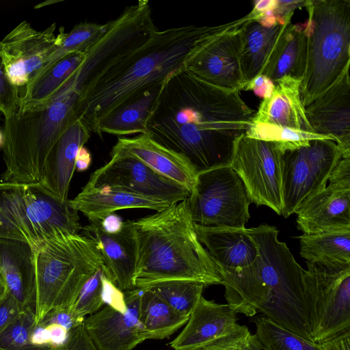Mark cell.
I'll list each match as a JSON object with an SVG mask.
<instances>
[{
  "label": "cell",
  "instance_id": "6da1fadb",
  "mask_svg": "<svg viewBox=\"0 0 350 350\" xmlns=\"http://www.w3.org/2000/svg\"><path fill=\"white\" fill-rule=\"evenodd\" d=\"M255 113L239 91L214 86L185 69L165 81L147 133L199 173L230 165L235 142Z\"/></svg>",
  "mask_w": 350,
  "mask_h": 350
},
{
  "label": "cell",
  "instance_id": "7a4b0ae2",
  "mask_svg": "<svg viewBox=\"0 0 350 350\" xmlns=\"http://www.w3.org/2000/svg\"><path fill=\"white\" fill-rule=\"evenodd\" d=\"M250 19L246 15L219 25L155 31L109 62L81 88L79 120L93 131L103 117L185 70L187 63L217 36L243 26Z\"/></svg>",
  "mask_w": 350,
  "mask_h": 350
},
{
  "label": "cell",
  "instance_id": "3957f363",
  "mask_svg": "<svg viewBox=\"0 0 350 350\" xmlns=\"http://www.w3.org/2000/svg\"><path fill=\"white\" fill-rule=\"evenodd\" d=\"M129 221L136 243V288L172 280L221 284L217 265L198 238L187 199Z\"/></svg>",
  "mask_w": 350,
  "mask_h": 350
},
{
  "label": "cell",
  "instance_id": "277c9868",
  "mask_svg": "<svg viewBox=\"0 0 350 350\" xmlns=\"http://www.w3.org/2000/svg\"><path fill=\"white\" fill-rule=\"evenodd\" d=\"M247 230L257 245L258 255L250 265L239 269L241 280L266 298L258 309L264 316L313 342L302 282L304 269L286 244L279 241L276 227L261 224Z\"/></svg>",
  "mask_w": 350,
  "mask_h": 350
},
{
  "label": "cell",
  "instance_id": "5b68a950",
  "mask_svg": "<svg viewBox=\"0 0 350 350\" xmlns=\"http://www.w3.org/2000/svg\"><path fill=\"white\" fill-rule=\"evenodd\" d=\"M32 249L38 325L53 309L70 310L83 285L104 263L98 244L82 234H62Z\"/></svg>",
  "mask_w": 350,
  "mask_h": 350
},
{
  "label": "cell",
  "instance_id": "8992f818",
  "mask_svg": "<svg viewBox=\"0 0 350 350\" xmlns=\"http://www.w3.org/2000/svg\"><path fill=\"white\" fill-rule=\"evenodd\" d=\"M305 7L306 55L300 96L306 107L349 71L350 1H306Z\"/></svg>",
  "mask_w": 350,
  "mask_h": 350
},
{
  "label": "cell",
  "instance_id": "52a82bcc",
  "mask_svg": "<svg viewBox=\"0 0 350 350\" xmlns=\"http://www.w3.org/2000/svg\"><path fill=\"white\" fill-rule=\"evenodd\" d=\"M78 212L38 185L0 182V238L20 241L34 248L62 234L81 230Z\"/></svg>",
  "mask_w": 350,
  "mask_h": 350
},
{
  "label": "cell",
  "instance_id": "ba28073f",
  "mask_svg": "<svg viewBox=\"0 0 350 350\" xmlns=\"http://www.w3.org/2000/svg\"><path fill=\"white\" fill-rule=\"evenodd\" d=\"M302 282L312 341L327 340L350 329V268L307 262Z\"/></svg>",
  "mask_w": 350,
  "mask_h": 350
},
{
  "label": "cell",
  "instance_id": "9c48e42d",
  "mask_svg": "<svg viewBox=\"0 0 350 350\" xmlns=\"http://www.w3.org/2000/svg\"><path fill=\"white\" fill-rule=\"evenodd\" d=\"M187 200L193 221L201 226L243 228L250 217L252 200L230 166L198 173Z\"/></svg>",
  "mask_w": 350,
  "mask_h": 350
},
{
  "label": "cell",
  "instance_id": "30bf717a",
  "mask_svg": "<svg viewBox=\"0 0 350 350\" xmlns=\"http://www.w3.org/2000/svg\"><path fill=\"white\" fill-rule=\"evenodd\" d=\"M284 152L275 144L247 136L235 142L230 167L239 175L252 202L282 215L280 163Z\"/></svg>",
  "mask_w": 350,
  "mask_h": 350
},
{
  "label": "cell",
  "instance_id": "8fae6325",
  "mask_svg": "<svg viewBox=\"0 0 350 350\" xmlns=\"http://www.w3.org/2000/svg\"><path fill=\"white\" fill-rule=\"evenodd\" d=\"M110 156V160L92 173L83 188H109L170 204L189 198V190L157 173L134 157L120 151H111Z\"/></svg>",
  "mask_w": 350,
  "mask_h": 350
},
{
  "label": "cell",
  "instance_id": "7c38bea8",
  "mask_svg": "<svg viewBox=\"0 0 350 350\" xmlns=\"http://www.w3.org/2000/svg\"><path fill=\"white\" fill-rule=\"evenodd\" d=\"M56 23L36 30L23 21L0 41L1 55L10 82L21 92L45 64L58 44Z\"/></svg>",
  "mask_w": 350,
  "mask_h": 350
},
{
  "label": "cell",
  "instance_id": "4fadbf2b",
  "mask_svg": "<svg viewBox=\"0 0 350 350\" xmlns=\"http://www.w3.org/2000/svg\"><path fill=\"white\" fill-rule=\"evenodd\" d=\"M141 289L124 292L126 312L107 305L85 317L84 328L97 350H132L147 340L139 320Z\"/></svg>",
  "mask_w": 350,
  "mask_h": 350
},
{
  "label": "cell",
  "instance_id": "5bb4252c",
  "mask_svg": "<svg viewBox=\"0 0 350 350\" xmlns=\"http://www.w3.org/2000/svg\"><path fill=\"white\" fill-rule=\"evenodd\" d=\"M244 25L214 38L187 63L185 70L202 81L221 89L243 90L245 83L240 56L241 32Z\"/></svg>",
  "mask_w": 350,
  "mask_h": 350
},
{
  "label": "cell",
  "instance_id": "9a60e30c",
  "mask_svg": "<svg viewBox=\"0 0 350 350\" xmlns=\"http://www.w3.org/2000/svg\"><path fill=\"white\" fill-rule=\"evenodd\" d=\"M305 113L315 133L334 138L343 158L350 157L349 71L305 107Z\"/></svg>",
  "mask_w": 350,
  "mask_h": 350
},
{
  "label": "cell",
  "instance_id": "2e32d148",
  "mask_svg": "<svg viewBox=\"0 0 350 350\" xmlns=\"http://www.w3.org/2000/svg\"><path fill=\"white\" fill-rule=\"evenodd\" d=\"M82 234L96 241L109 279L122 291L136 288L137 250L130 221H124L122 229L109 234L102 228L100 220H95L81 228Z\"/></svg>",
  "mask_w": 350,
  "mask_h": 350
},
{
  "label": "cell",
  "instance_id": "e0dca14e",
  "mask_svg": "<svg viewBox=\"0 0 350 350\" xmlns=\"http://www.w3.org/2000/svg\"><path fill=\"white\" fill-rule=\"evenodd\" d=\"M295 213L303 234L350 230V188L329 184L306 199Z\"/></svg>",
  "mask_w": 350,
  "mask_h": 350
},
{
  "label": "cell",
  "instance_id": "ac0fdd59",
  "mask_svg": "<svg viewBox=\"0 0 350 350\" xmlns=\"http://www.w3.org/2000/svg\"><path fill=\"white\" fill-rule=\"evenodd\" d=\"M111 151H120L139 159L160 175L174 181L191 193L197 172L183 155L164 146L148 133L119 137Z\"/></svg>",
  "mask_w": 350,
  "mask_h": 350
},
{
  "label": "cell",
  "instance_id": "d6986e66",
  "mask_svg": "<svg viewBox=\"0 0 350 350\" xmlns=\"http://www.w3.org/2000/svg\"><path fill=\"white\" fill-rule=\"evenodd\" d=\"M237 319V312L228 304H217L202 295L183 329L169 344L174 350H200L228 334Z\"/></svg>",
  "mask_w": 350,
  "mask_h": 350
},
{
  "label": "cell",
  "instance_id": "ffe728a7",
  "mask_svg": "<svg viewBox=\"0 0 350 350\" xmlns=\"http://www.w3.org/2000/svg\"><path fill=\"white\" fill-rule=\"evenodd\" d=\"M90 131L81 120L75 122L57 141L49 153L38 186L64 202L68 200L76 157L90 137Z\"/></svg>",
  "mask_w": 350,
  "mask_h": 350
},
{
  "label": "cell",
  "instance_id": "44dd1931",
  "mask_svg": "<svg viewBox=\"0 0 350 350\" xmlns=\"http://www.w3.org/2000/svg\"><path fill=\"white\" fill-rule=\"evenodd\" d=\"M293 14L284 18H254L241 28L240 64L245 85L262 74Z\"/></svg>",
  "mask_w": 350,
  "mask_h": 350
},
{
  "label": "cell",
  "instance_id": "7402d4cb",
  "mask_svg": "<svg viewBox=\"0 0 350 350\" xmlns=\"http://www.w3.org/2000/svg\"><path fill=\"white\" fill-rule=\"evenodd\" d=\"M0 269L8 293L21 311L35 312L36 278L32 247L25 242L0 238Z\"/></svg>",
  "mask_w": 350,
  "mask_h": 350
},
{
  "label": "cell",
  "instance_id": "603a6c76",
  "mask_svg": "<svg viewBox=\"0 0 350 350\" xmlns=\"http://www.w3.org/2000/svg\"><path fill=\"white\" fill-rule=\"evenodd\" d=\"M200 243L217 267L238 269L250 265L258 255L257 245L247 228L204 226L195 223Z\"/></svg>",
  "mask_w": 350,
  "mask_h": 350
},
{
  "label": "cell",
  "instance_id": "cb8c5ba5",
  "mask_svg": "<svg viewBox=\"0 0 350 350\" xmlns=\"http://www.w3.org/2000/svg\"><path fill=\"white\" fill-rule=\"evenodd\" d=\"M301 80L284 77L273 83L271 94L263 98L253 122L314 133L305 113L300 96Z\"/></svg>",
  "mask_w": 350,
  "mask_h": 350
},
{
  "label": "cell",
  "instance_id": "d4e9b609",
  "mask_svg": "<svg viewBox=\"0 0 350 350\" xmlns=\"http://www.w3.org/2000/svg\"><path fill=\"white\" fill-rule=\"evenodd\" d=\"M165 81L103 117L93 132L118 136L147 133Z\"/></svg>",
  "mask_w": 350,
  "mask_h": 350
},
{
  "label": "cell",
  "instance_id": "484cf974",
  "mask_svg": "<svg viewBox=\"0 0 350 350\" xmlns=\"http://www.w3.org/2000/svg\"><path fill=\"white\" fill-rule=\"evenodd\" d=\"M70 206L77 212L82 213L90 221L101 220L116 211L126 208H148L161 211L170 204L109 188L86 189L81 191L72 200Z\"/></svg>",
  "mask_w": 350,
  "mask_h": 350
},
{
  "label": "cell",
  "instance_id": "4316f807",
  "mask_svg": "<svg viewBox=\"0 0 350 350\" xmlns=\"http://www.w3.org/2000/svg\"><path fill=\"white\" fill-rule=\"evenodd\" d=\"M304 28V23H291L286 27L261 75L273 83L284 77L301 81L306 55Z\"/></svg>",
  "mask_w": 350,
  "mask_h": 350
},
{
  "label": "cell",
  "instance_id": "83f0119b",
  "mask_svg": "<svg viewBox=\"0 0 350 350\" xmlns=\"http://www.w3.org/2000/svg\"><path fill=\"white\" fill-rule=\"evenodd\" d=\"M305 147L286 150L280 163L282 215L287 218L310 196L311 176Z\"/></svg>",
  "mask_w": 350,
  "mask_h": 350
},
{
  "label": "cell",
  "instance_id": "f1b7e54d",
  "mask_svg": "<svg viewBox=\"0 0 350 350\" xmlns=\"http://www.w3.org/2000/svg\"><path fill=\"white\" fill-rule=\"evenodd\" d=\"M300 256L327 268H350V230L303 234L297 237Z\"/></svg>",
  "mask_w": 350,
  "mask_h": 350
},
{
  "label": "cell",
  "instance_id": "f546056e",
  "mask_svg": "<svg viewBox=\"0 0 350 350\" xmlns=\"http://www.w3.org/2000/svg\"><path fill=\"white\" fill-rule=\"evenodd\" d=\"M84 59L85 53L71 54L31 79L20 92L17 111H23L46 101L80 66Z\"/></svg>",
  "mask_w": 350,
  "mask_h": 350
},
{
  "label": "cell",
  "instance_id": "4dcf8cb0",
  "mask_svg": "<svg viewBox=\"0 0 350 350\" xmlns=\"http://www.w3.org/2000/svg\"><path fill=\"white\" fill-rule=\"evenodd\" d=\"M139 320L148 339H163L185 325L189 317L183 315L148 288H140Z\"/></svg>",
  "mask_w": 350,
  "mask_h": 350
},
{
  "label": "cell",
  "instance_id": "1f68e13d",
  "mask_svg": "<svg viewBox=\"0 0 350 350\" xmlns=\"http://www.w3.org/2000/svg\"><path fill=\"white\" fill-rule=\"evenodd\" d=\"M107 28L108 23L97 24L84 22L75 25L70 31L66 33L64 28L61 27L57 34L58 44L56 49L32 79L40 75L68 55L85 53L103 36Z\"/></svg>",
  "mask_w": 350,
  "mask_h": 350
},
{
  "label": "cell",
  "instance_id": "d6a6232c",
  "mask_svg": "<svg viewBox=\"0 0 350 350\" xmlns=\"http://www.w3.org/2000/svg\"><path fill=\"white\" fill-rule=\"evenodd\" d=\"M304 149L311 176V196L327 187L328 178L343 154L337 143L330 139L312 140Z\"/></svg>",
  "mask_w": 350,
  "mask_h": 350
},
{
  "label": "cell",
  "instance_id": "836d02e7",
  "mask_svg": "<svg viewBox=\"0 0 350 350\" xmlns=\"http://www.w3.org/2000/svg\"><path fill=\"white\" fill-rule=\"evenodd\" d=\"M205 285L189 280L165 281L153 284L148 288L178 313L190 317Z\"/></svg>",
  "mask_w": 350,
  "mask_h": 350
},
{
  "label": "cell",
  "instance_id": "e575fe53",
  "mask_svg": "<svg viewBox=\"0 0 350 350\" xmlns=\"http://www.w3.org/2000/svg\"><path fill=\"white\" fill-rule=\"evenodd\" d=\"M256 335L264 350H322L319 344L279 326L265 316L255 318Z\"/></svg>",
  "mask_w": 350,
  "mask_h": 350
},
{
  "label": "cell",
  "instance_id": "d590c367",
  "mask_svg": "<svg viewBox=\"0 0 350 350\" xmlns=\"http://www.w3.org/2000/svg\"><path fill=\"white\" fill-rule=\"evenodd\" d=\"M245 135L250 137L273 142L283 152L307 147L311 141L315 139H330L336 142L332 137L315 133L258 122H253Z\"/></svg>",
  "mask_w": 350,
  "mask_h": 350
},
{
  "label": "cell",
  "instance_id": "8d00e7d4",
  "mask_svg": "<svg viewBox=\"0 0 350 350\" xmlns=\"http://www.w3.org/2000/svg\"><path fill=\"white\" fill-rule=\"evenodd\" d=\"M35 325V312H21L0 334V350H44L49 347H38L30 342Z\"/></svg>",
  "mask_w": 350,
  "mask_h": 350
},
{
  "label": "cell",
  "instance_id": "74e56055",
  "mask_svg": "<svg viewBox=\"0 0 350 350\" xmlns=\"http://www.w3.org/2000/svg\"><path fill=\"white\" fill-rule=\"evenodd\" d=\"M106 271L103 265L86 282L71 307V312L78 319L94 314L104 305L102 275Z\"/></svg>",
  "mask_w": 350,
  "mask_h": 350
},
{
  "label": "cell",
  "instance_id": "f35d334b",
  "mask_svg": "<svg viewBox=\"0 0 350 350\" xmlns=\"http://www.w3.org/2000/svg\"><path fill=\"white\" fill-rule=\"evenodd\" d=\"M200 350H264L256 334L246 325L237 324L228 334Z\"/></svg>",
  "mask_w": 350,
  "mask_h": 350
},
{
  "label": "cell",
  "instance_id": "ab89813d",
  "mask_svg": "<svg viewBox=\"0 0 350 350\" xmlns=\"http://www.w3.org/2000/svg\"><path fill=\"white\" fill-rule=\"evenodd\" d=\"M20 92L8 80L2 63L0 47V112L4 119L9 118L17 111Z\"/></svg>",
  "mask_w": 350,
  "mask_h": 350
},
{
  "label": "cell",
  "instance_id": "60d3db41",
  "mask_svg": "<svg viewBox=\"0 0 350 350\" xmlns=\"http://www.w3.org/2000/svg\"><path fill=\"white\" fill-rule=\"evenodd\" d=\"M44 350H97L88 336L83 323L69 331L66 342L57 347Z\"/></svg>",
  "mask_w": 350,
  "mask_h": 350
},
{
  "label": "cell",
  "instance_id": "b9f144b4",
  "mask_svg": "<svg viewBox=\"0 0 350 350\" xmlns=\"http://www.w3.org/2000/svg\"><path fill=\"white\" fill-rule=\"evenodd\" d=\"M103 299L105 304L120 312L126 311L124 292L109 279L107 270L102 275Z\"/></svg>",
  "mask_w": 350,
  "mask_h": 350
},
{
  "label": "cell",
  "instance_id": "7bdbcfd3",
  "mask_svg": "<svg viewBox=\"0 0 350 350\" xmlns=\"http://www.w3.org/2000/svg\"><path fill=\"white\" fill-rule=\"evenodd\" d=\"M84 320L77 318L69 309H53L44 317L38 325L59 324L68 331L82 324Z\"/></svg>",
  "mask_w": 350,
  "mask_h": 350
},
{
  "label": "cell",
  "instance_id": "ee69618b",
  "mask_svg": "<svg viewBox=\"0 0 350 350\" xmlns=\"http://www.w3.org/2000/svg\"><path fill=\"white\" fill-rule=\"evenodd\" d=\"M21 312L17 302L9 293L0 299V334Z\"/></svg>",
  "mask_w": 350,
  "mask_h": 350
},
{
  "label": "cell",
  "instance_id": "f6af8a7d",
  "mask_svg": "<svg viewBox=\"0 0 350 350\" xmlns=\"http://www.w3.org/2000/svg\"><path fill=\"white\" fill-rule=\"evenodd\" d=\"M328 180L329 185L350 188V157L340 160Z\"/></svg>",
  "mask_w": 350,
  "mask_h": 350
},
{
  "label": "cell",
  "instance_id": "bcb514c9",
  "mask_svg": "<svg viewBox=\"0 0 350 350\" xmlns=\"http://www.w3.org/2000/svg\"><path fill=\"white\" fill-rule=\"evenodd\" d=\"M274 87L273 83L265 76L260 75L247 83L243 90H252L262 98L269 96Z\"/></svg>",
  "mask_w": 350,
  "mask_h": 350
},
{
  "label": "cell",
  "instance_id": "7dc6e473",
  "mask_svg": "<svg viewBox=\"0 0 350 350\" xmlns=\"http://www.w3.org/2000/svg\"><path fill=\"white\" fill-rule=\"evenodd\" d=\"M43 327L46 330L49 347L60 346L67 340L69 331L64 327L59 324H49Z\"/></svg>",
  "mask_w": 350,
  "mask_h": 350
},
{
  "label": "cell",
  "instance_id": "c3c4849f",
  "mask_svg": "<svg viewBox=\"0 0 350 350\" xmlns=\"http://www.w3.org/2000/svg\"><path fill=\"white\" fill-rule=\"evenodd\" d=\"M318 344L322 350H350V329Z\"/></svg>",
  "mask_w": 350,
  "mask_h": 350
},
{
  "label": "cell",
  "instance_id": "681fc988",
  "mask_svg": "<svg viewBox=\"0 0 350 350\" xmlns=\"http://www.w3.org/2000/svg\"><path fill=\"white\" fill-rule=\"evenodd\" d=\"M124 221L118 215L109 214L100 220L103 229L109 234H116L123 228Z\"/></svg>",
  "mask_w": 350,
  "mask_h": 350
},
{
  "label": "cell",
  "instance_id": "f907efd6",
  "mask_svg": "<svg viewBox=\"0 0 350 350\" xmlns=\"http://www.w3.org/2000/svg\"><path fill=\"white\" fill-rule=\"evenodd\" d=\"M91 161L90 152L84 146L81 147L76 157L75 170L78 172L87 170L91 164Z\"/></svg>",
  "mask_w": 350,
  "mask_h": 350
},
{
  "label": "cell",
  "instance_id": "816d5d0a",
  "mask_svg": "<svg viewBox=\"0 0 350 350\" xmlns=\"http://www.w3.org/2000/svg\"><path fill=\"white\" fill-rule=\"evenodd\" d=\"M8 293L4 276L0 269V299L6 296Z\"/></svg>",
  "mask_w": 350,
  "mask_h": 350
},
{
  "label": "cell",
  "instance_id": "f5cc1de1",
  "mask_svg": "<svg viewBox=\"0 0 350 350\" xmlns=\"http://www.w3.org/2000/svg\"><path fill=\"white\" fill-rule=\"evenodd\" d=\"M3 140V133H2V131H0V148L1 147L2 148Z\"/></svg>",
  "mask_w": 350,
  "mask_h": 350
}]
</instances>
